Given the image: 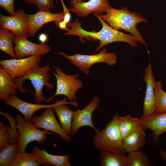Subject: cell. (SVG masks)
I'll return each instance as SVG.
<instances>
[{"instance_id": "20", "label": "cell", "mask_w": 166, "mask_h": 166, "mask_svg": "<svg viewBox=\"0 0 166 166\" xmlns=\"http://www.w3.org/2000/svg\"><path fill=\"white\" fill-rule=\"evenodd\" d=\"M146 129L140 123L131 133L123 139L126 152L141 149L144 147L145 143Z\"/></svg>"}, {"instance_id": "31", "label": "cell", "mask_w": 166, "mask_h": 166, "mask_svg": "<svg viewBox=\"0 0 166 166\" xmlns=\"http://www.w3.org/2000/svg\"><path fill=\"white\" fill-rule=\"evenodd\" d=\"M62 4L63 7V12L65 13L64 18L62 21L57 24L60 29L65 30L67 27V24L70 21L71 15L69 11L65 6L64 3Z\"/></svg>"}, {"instance_id": "9", "label": "cell", "mask_w": 166, "mask_h": 166, "mask_svg": "<svg viewBox=\"0 0 166 166\" xmlns=\"http://www.w3.org/2000/svg\"><path fill=\"white\" fill-rule=\"evenodd\" d=\"M28 35L15 37L14 48L16 58L19 59L32 55L41 56L47 54L51 51L50 47L45 43L40 44L28 40Z\"/></svg>"}, {"instance_id": "27", "label": "cell", "mask_w": 166, "mask_h": 166, "mask_svg": "<svg viewBox=\"0 0 166 166\" xmlns=\"http://www.w3.org/2000/svg\"><path fill=\"white\" fill-rule=\"evenodd\" d=\"M156 98V112H166V92L162 88L160 81L156 82L155 87Z\"/></svg>"}, {"instance_id": "26", "label": "cell", "mask_w": 166, "mask_h": 166, "mask_svg": "<svg viewBox=\"0 0 166 166\" xmlns=\"http://www.w3.org/2000/svg\"><path fill=\"white\" fill-rule=\"evenodd\" d=\"M18 143L8 145L0 152V166H11L18 153Z\"/></svg>"}, {"instance_id": "2", "label": "cell", "mask_w": 166, "mask_h": 166, "mask_svg": "<svg viewBox=\"0 0 166 166\" xmlns=\"http://www.w3.org/2000/svg\"><path fill=\"white\" fill-rule=\"evenodd\" d=\"M105 12V14L99 16L111 27L117 30H122L130 33L138 41L146 47L145 41L136 28L138 23L148 22L141 14L135 11L131 12L126 7H122L119 10L110 6L107 8Z\"/></svg>"}, {"instance_id": "11", "label": "cell", "mask_w": 166, "mask_h": 166, "mask_svg": "<svg viewBox=\"0 0 166 166\" xmlns=\"http://www.w3.org/2000/svg\"><path fill=\"white\" fill-rule=\"evenodd\" d=\"M24 11L19 10L10 16L0 15V28H4L11 31L15 37L28 35L29 24L27 16Z\"/></svg>"}, {"instance_id": "16", "label": "cell", "mask_w": 166, "mask_h": 166, "mask_svg": "<svg viewBox=\"0 0 166 166\" xmlns=\"http://www.w3.org/2000/svg\"><path fill=\"white\" fill-rule=\"evenodd\" d=\"M139 120L140 123L146 129L151 130L154 141L158 144L160 137L166 132V112H156L148 117H141Z\"/></svg>"}, {"instance_id": "30", "label": "cell", "mask_w": 166, "mask_h": 166, "mask_svg": "<svg viewBox=\"0 0 166 166\" xmlns=\"http://www.w3.org/2000/svg\"><path fill=\"white\" fill-rule=\"evenodd\" d=\"M54 0H31L39 11L50 12L53 8Z\"/></svg>"}, {"instance_id": "13", "label": "cell", "mask_w": 166, "mask_h": 166, "mask_svg": "<svg viewBox=\"0 0 166 166\" xmlns=\"http://www.w3.org/2000/svg\"><path fill=\"white\" fill-rule=\"evenodd\" d=\"M144 80L146 85L141 117H146L156 112V98L155 87L156 83L153 76L151 64L145 69Z\"/></svg>"}, {"instance_id": "24", "label": "cell", "mask_w": 166, "mask_h": 166, "mask_svg": "<svg viewBox=\"0 0 166 166\" xmlns=\"http://www.w3.org/2000/svg\"><path fill=\"white\" fill-rule=\"evenodd\" d=\"M117 121L122 139L131 133L140 123L139 119L132 117L129 115L123 117L118 115Z\"/></svg>"}, {"instance_id": "8", "label": "cell", "mask_w": 166, "mask_h": 166, "mask_svg": "<svg viewBox=\"0 0 166 166\" xmlns=\"http://www.w3.org/2000/svg\"><path fill=\"white\" fill-rule=\"evenodd\" d=\"M42 57L32 55L24 58L1 60L0 64L12 79L22 76L30 70L40 66Z\"/></svg>"}, {"instance_id": "28", "label": "cell", "mask_w": 166, "mask_h": 166, "mask_svg": "<svg viewBox=\"0 0 166 166\" xmlns=\"http://www.w3.org/2000/svg\"><path fill=\"white\" fill-rule=\"evenodd\" d=\"M33 154L26 152L18 153L11 166H38Z\"/></svg>"}, {"instance_id": "25", "label": "cell", "mask_w": 166, "mask_h": 166, "mask_svg": "<svg viewBox=\"0 0 166 166\" xmlns=\"http://www.w3.org/2000/svg\"><path fill=\"white\" fill-rule=\"evenodd\" d=\"M127 166H149L152 165L149 158L141 149L128 153L126 156Z\"/></svg>"}, {"instance_id": "7", "label": "cell", "mask_w": 166, "mask_h": 166, "mask_svg": "<svg viewBox=\"0 0 166 166\" xmlns=\"http://www.w3.org/2000/svg\"><path fill=\"white\" fill-rule=\"evenodd\" d=\"M54 72L52 71L56 79V89L54 95L48 99L47 102L59 95L65 96L71 102H77L76 92L83 87L82 82L78 78L80 74L68 75L58 67L54 66Z\"/></svg>"}, {"instance_id": "35", "label": "cell", "mask_w": 166, "mask_h": 166, "mask_svg": "<svg viewBox=\"0 0 166 166\" xmlns=\"http://www.w3.org/2000/svg\"><path fill=\"white\" fill-rule=\"evenodd\" d=\"M24 2L30 4H31V0H23ZM57 2H58V0H55Z\"/></svg>"}, {"instance_id": "19", "label": "cell", "mask_w": 166, "mask_h": 166, "mask_svg": "<svg viewBox=\"0 0 166 166\" xmlns=\"http://www.w3.org/2000/svg\"><path fill=\"white\" fill-rule=\"evenodd\" d=\"M32 153L37 162L40 165L45 166H71L68 155L58 156L49 153L44 150H40L38 147L34 146Z\"/></svg>"}, {"instance_id": "29", "label": "cell", "mask_w": 166, "mask_h": 166, "mask_svg": "<svg viewBox=\"0 0 166 166\" xmlns=\"http://www.w3.org/2000/svg\"><path fill=\"white\" fill-rule=\"evenodd\" d=\"M10 126L0 122V152L6 148L8 143Z\"/></svg>"}, {"instance_id": "37", "label": "cell", "mask_w": 166, "mask_h": 166, "mask_svg": "<svg viewBox=\"0 0 166 166\" xmlns=\"http://www.w3.org/2000/svg\"><path fill=\"white\" fill-rule=\"evenodd\" d=\"M61 1L62 3L64 2L63 0H61Z\"/></svg>"}, {"instance_id": "14", "label": "cell", "mask_w": 166, "mask_h": 166, "mask_svg": "<svg viewBox=\"0 0 166 166\" xmlns=\"http://www.w3.org/2000/svg\"><path fill=\"white\" fill-rule=\"evenodd\" d=\"M65 13L53 14L49 11H38L34 14H27L29 24L28 36H34L44 25L52 22L58 23L63 21Z\"/></svg>"}, {"instance_id": "6", "label": "cell", "mask_w": 166, "mask_h": 166, "mask_svg": "<svg viewBox=\"0 0 166 166\" xmlns=\"http://www.w3.org/2000/svg\"><path fill=\"white\" fill-rule=\"evenodd\" d=\"M15 118L20 134L18 153L25 152L27 146L32 141L42 144L46 141L47 134L55 135L48 131L36 127L30 121L26 120L20 114H17Z\"/></svg>"}, {"instance_id": "15", "label": "cell", "mask_w": 166, "mask_h": 166, "mask_svg": "<svg viewBox=\"0 0 166 166\" xmlns=\"http://www.w3.org/2000/svg\"><path fill=\"white\" fill-rule=\"evenodd\" d=\"M72 8L68 9L80 17H86L91 13L101 14L105 12L107 8L110 6L108 0H89L87 2H76L71 0Z\"/></svg>"}, {"instance_id": "23", "label": "cell", "mask_w": 166, "mask_h": 166, "mask_svg": "<svg viewBox=\"0 0 166 166\" xmlns=\"http://www.w3.org/2000/svg\"><path fill=\"white\" fill-rule=\"evenodd\" d=\"M14 37V34L10 30L0 28V49L13 58H16L13 44Z\"/></svg>"}, {"instance_id": "18", "label": "cell", "mask_w": 166, "mask_h": 166, "mask_svg": "<svg viewBox=\"0 0 166 166\" xmlns=\"http://www.w3.org/2000/svg\"><path fill=\"white\" fill-rule=\"evenodd\" d=\"M66 98L59 101L58 104L53 106V109L58 119L62 129L68 135L71 136L73 112L67 106L70 104L75 106H78L77 103L67 102Z\"/></svg>"}, {"instance_id": "36", "label": "cell", "mask_w": 166, "mask_h": 166, "mask_svg": "<svg viewBox=\"0 0 166 166\" xmlns=\"http://www.w3.org/2000/svg\"><path fill=\"white\" fill-rule=\"evenodd\" d=\"M76 2H82V0H73Z\"/></svg>"}, {"instance_id": "4", "label": "cell", "mask_w": 166, "mask_h": 166, "mask_svg": "<svg viewBox=\"0 0 166 166\" xmlns=\"http://www.w3.org/2000/svg\"><path fill=\"white\" fill-rule=\"evenodd\" d=\"M118 114L114 115L111 121L105 128L96 132L93 144L101 152H109L126 154L123 139L120 132L117 121Z\"/></svg>"}, {"instance_id": "32", "label": "cell", "mask_w": 166, "mask_h": 166, "mask_svg": "<svg viewBox=\"0 0 166 166\" xmlns=\"http://www.w3.org/2000/svg\"><path fill=\"white\" fill-rule=\"evenodd\" d=\"M14 0H0V6L7 11L11 15H13L15 13L14 8Z\"/></svg>"}, {"instance_id": "22", "label": "cell", "mask_w": 166, "mask_h": 166, "mask_svg": "<svg viewBox=\"0 0 166 166\" xmlns=\"http://www.w3.org/2000/svg\"><path fill=\"white\" fill-rule=\"evenodd\" d=\"M100 165L127 166L126 156L111 152H101Z\"/></svg>"}, {"instance_id": "3", "label": "cell", "mask_w": 166, "mask_h": 166, "mask_svg": "<svg viewBox=\"0 0 166 166\" xmlns=\"http://www.w3.org/2000/svg\"><path fill=\"white\" fill-rule=\"evenodd\" d=\"M51 71H52L51 65L47 64L42 67H35L22 76L13 79V81L17 89L21 93H25L28 91L23 88V82L26 79L30 80L34 88L33 96L35 102L38 104H40L42 101L47 102L48 99L44 96L42 90L44 87L48 89H52L54 88V85L49 82L51 77L49 72Z\"/></svg>"}, {"instance_id": "34", "label": "cell", "mask_w": 166, "mask_h": 166, "mask_svg": "<svg viewBox=\"0 0 166 166\" xmlns=\"http://www.w3.org/2000/svg\"><path fill=\"white\" fill-rule=\"evenodd\" d=\"M160 156L163 160L166 162V152L163 149H161L160 152Z\"/></svg>"}, {"instance_id": "21", "label": "cell", "mask_w": 166, "mask_h": 166, "mask_svg": "<svg viewBox=\"0 0 166 166\" xmlns=\"http://www.w3.org/2000/svg\"><path fill=\"white\" fill-rule=\"evenodd\" d=\"M17 89L12 79L2 67H0V100L5 101L12 95H16Z\"/></svg>"}, {"instance_id": "1", "label": "cell", "mask_w": 166, "mask_h": 166, "mask_svg": "<svg viewBox=\"0 0 166 166\" xmlns=\"http://www.w3.org/2000/svg\"><path fill=\"white\" fill-rule=\"evenodd\" d=\"M93 13L102 24V28L100 30L97 32L87 31L82 28L81 22H70L67 25L65 35L77 36L81 41H83L84 38L91 41L99 40L100 45L95 49V52L99 51L107 45L117 42H126L132 48L137 46V40L134 36L124 33L113 28L106 24L98 14Z\"/></svg>"}, {"instance_id": "5", "label": "cell", "mask_w": 166, "mask_h": 166, "mask_svg": "<svg viewBox=\"0 0 166 166\" xmlns=\"http://www.w3.org/2000/svg\"><path fill=\"white\" fill-rule=\"evenodd\" d=\"M57 53L69 60L86 75L89 73L90 68L93 65L99 63H104L109 66H112L116 64L117 59V56L115 53L107 52L106 49L100 51L98 53L94 55L76 53L70 56L62 51H60Z\"/></svg>"}, {"instance_id": "12", "label": "cell", "mask_w": 166, "mask_h": 166, "mask_svg": "<svg viewBox=\"0 0 166 166\" xmlns=\"http://www.w3.org/2000/svg\"><path fill=\"white\" fill-rule=\"evenodd\" d=\"M99 103L98 98L95 96L84 108L73 112L71 136H74L80 128L85 126L91 127L95 132L97 130L93 124L92 115L94 111L98 107Z\"/></svg>"}, {"instance_id": "17", "label": "cell", "mask_w": 166, "mask_h": 166, "mask_svg": "<svg viewBox=\"0 0 166 166\" xmlns=\"http://www.w3.org/2000/svg\"><path fill=\"white\" fill-rule=\"evenodd\" d=\"M58 101L57 100L54 103L48 105L33 104L20 99L16 95H12L4 102L6 105L11 106L19 111L26 120L30 121L37 111L42 109L53 107L58 104Z\"/></svg>"}, {"instance_id": "33", "label": "cell", "mask_w": 166, "mask_h": 166, "mask_svg": "<svg viewBox=\"0 0 166 166\" xmlns=\"http://www.w3.org/2000/svg\"><path fill=\"white\" fill-rule=\"evenodd\" d=\"M47 38L46 35L43 33L41 34L39 37V39L42 43H45L46 41Z\"/></svg>"}, {"instance_id": "10", "label": "cell", "mask_w": 166, "mask_h": 166, "mask_svg": "<svg viewBox=\"0 0 166 166\" xmlns=\"http://www.w3.org/2000/svg\"><path fill=\"white\" fill-rule=\"evenodd\" d=\"M53 111V107H48L39 116L33 117L30 121L36 127L56 133L65 142H70L71 137L62 129L55 117Z\"/></svg>"}]
</instances>
